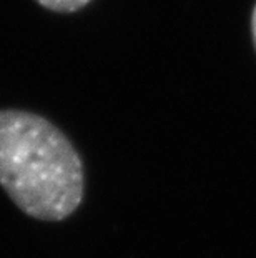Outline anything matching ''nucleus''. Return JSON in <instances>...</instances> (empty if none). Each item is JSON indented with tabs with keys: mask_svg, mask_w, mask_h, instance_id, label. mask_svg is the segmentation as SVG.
<instances>
[{
	"mask_svg": "<svg viewBox=\"0 0 256 258\" xmlns=\"http://www.w3.org/2000/svg\"><path fill=\"white\" fill-rule=\"evenodd\" d=\"M0 186L27 215L63 220L83 197V168L73 145L48 120L2 110Z\"/></svg>",
	"mask_w": 256,
	"mask_h": 258,
	"instance_id": "obj_1",
	"label": "nucleus"
},
{
	"mask_svg": "<svg viewBox=\"0 0 256 258\" xmlns=\"http://www.w3.org/2000/svg\"><path fill=\"white\" fill-rule=\"evenodd\" d=\"M40 5H43L48 10H53V12H75L81 7H85L90 0H37Z\"/></svg>",
	"mask_w": 256,
	"mask_h": 258,
	"instance_id": "obj_2",
	"label": "nucleus"
},
{
	"mask_svg": "<svg viewBox=\"0 0 256 258\" xmlns=\"http://www.w3.org/2000/svg\"><path fill=\"white\" fill-rule=\"evenodd\" d=\"M251 34H253V42H254V48H256V5H254L253 17H251Z\"/></svg>",
	"mask_w": 256,
	"mask_h": 258,
	"instance_id": "obj_3",
	"label": "nucleus"
}]
</instances>
